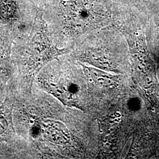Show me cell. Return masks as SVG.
Instances as JSON below:
<instances>
[{"mask_svg":"<svg viewBox=\"0 0 159 159\" xmlns=\"http://www.w3.org/2000/svg\"><path fill=\"white\" fill-rule=\"evenodd\" d=\"M121 8L148 18L159 11V0H113Z\"/></svg>","mask_w":159,"mask_h":159,"instance_id":"9","label":"cell"},{"mask_svg":"<svg viewBox=\"0 0 159 159\" xmlns=\"http://www.w3.org/2000/svg\"><path fill=\"white\" fill-rule=\"evenodd\" d=\"M12 96L13 121L21 159L75 156L74 118L61 102L34 85L29 94Z\"/></svg>","mask_w":159,"mask_h":159,"instance_id":"1","label":"cell"},{"mask_svg":"<svg viewBox=\"0 0 159 159\" xmlns=\"http://www.w3.org/2000/svg\"><path fill=\"white\" fill-rule=\"evenodd\" d=\"M76 60L68 54L52 60L37 75L34 86L70 108L84 109V92Z\"/></svg>","mask_w":159,"mask_h":159,"instance_id":"4","label":"cell"},{"mask_svg":"<svg viewBox=\"0 0 159 159\" xmlns=\"http://www.w3.org/2000/svg\"><path fill=\"white\" fill-rule=\"evenodd\" d=\"M54 43L72 47L86 35L114 25L123 9L113 0H34Z\"/></svg>","mask_w":159,"mask_h":159,"instance_id":"2","label":"cell"},{"mask_svg":"<svg viewBox=\"0 0 159 159\" xmlns=\"http://www.w3.org/2000/svg\"><path fill=\"white\" fill-rule=\"evenodd\" d=\"M148 21L153 26L156 33V47L159 52V11L148 19Z\"/></svg>","mask_w":159,"mask_h":159,"instance_id":"10","label":"cell"},{"mask_svg":"<svg viewBox=\"0 0 159 159\" xmlns=\"http://www.w3.org/2000/svg\"><path fill=\"white\" fill-rule=\"evenodd\" d=\"M14 41L11 35L0 31V106L13 92L12 48Z\"/></svg>","mask_w":159,"mask_h":159,"instance_id":"6","label":"cell"},{"mask_svg":"<svg viewBox=\"0 0 159 159\" xmlns=\"http://www.w3.org/2000/svg\"><path fill=\"white\" fill-rule=\"evenodd\" d=\"M36 6L30 0H0V31L16 40L29 33Z\"/></svg>","mask_w":159,"mask_h":159,"instance_id":"5","label":"cell"},{"mask_svg":"<svg viewBox=\"0 0 159 159\" xmlns=\"http://www.w3.org/2000/svg\"><path fill=\"white\" fill-rule=\"evenodd\" d=\"M30 1H31V2H34V0H30Z\"/></svg>","mask_w":159,"mask_h":159,"instance_id":"11","label":"cell"},{"mask_svg":"<svg viewBox=\"0 0 159 159\" xmlns=\"http://www.w3.org/2000/svg\"><path fill=\"white\" fill-rule=\"evenodd\" d=\"M71 51V47L61 48L54 43L43 12L36 6L31 30L13 43V94H26L31 93L35 78L42 68Z\"/></svg>","mask_w":159,"mask_h":159,"instance_id":"3","label":"cell"},{"mask_svg":"<svg viewBox=\"0 0 159 159\" xmlns=\"http://www.w3.org/2000/svg\"><path fill=\"white\" fill-rule=\"evenodd\" d=\"M12 94L7 97L0 106V142H6L14 146L21 159L19 142L13 121Z\"/></svg>","mask_w":159,"mask_h":159,"instance_id":"7","label":"cell"},{"mask_svg":"<svg viewBox=\"0 0 159 159\" xmlns=\"http://www.w3.org/2000/svg\"><path fill=\"white\" fill-rule=\"evenodd\" d=\"M80 63L83 67L86 80L90 85L96 86L97 89L102 90L114 89L119 85V76L110 74L104 70L102 71L97 68L87 67L82 63Z\"/></svg>","mask_w":159,"mask_h":159,"instance_id":"8","label":"cell"}]
</instances>
